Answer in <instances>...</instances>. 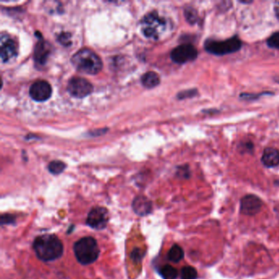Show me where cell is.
I'll return each mask as SVG.
<instances>
[{"instance_id":"cell-1","label":"cell","mask_w":279,"mask_h":279,"mask_svg":"<svg viewBox=\"0 0 279 279\" xmlns=\"http://www.w3.org/2000/svg\"><path fill=\"white\" fill-rule=\"evenodd\" d=\"M36 257L43 262H52L63 257L64 246L63 242L54 234L38 236L32 244Z\"/></svg>"},{"instance_id":"cell-2","label":"cell","mask_w":279,"mask_h":279,"mask_svg":"<svg viewBox=\"0 0 279 279\" xmlns=\"http://www.w3.org/2000/svg\"><path fill=\"white\" fill-rule=\"evenodd\" d=\"M71 63L78 71L87 75H96L102 68L100 58L89 48H82L71 58Z\"/></svg>"},{"instance_id":"cell-3","label":"cell","mask_w":279,"mask_h":279,"mask_svg":"<svg viewBox=\"0 0 279 279\" xmlns=\"http://www.w3.org/2000/svg\"><path fill=\"white\" fill-rule=\"evenodd\" d=\"M73 252L78 262L82 265L94 264L100 256V248L97 240L90 236L83 237L75 242Z\"/></svg>"},{"instance_id":"cell-4","label":"cell","mask_w":279,"mask_h":279,"mask_svg":"<svg viewBox=\"0 0 279 279\" xmlns=\"http://www.w3.org/2000/svg\"><path fill=\"white\" fill-rule=\"evenodd\" d=\"M143 34L148 39L158 40L166 31L167 21L156 12L148 13L141 21Z\"/></svg>"},{"instance_id":"cell-5","label":"cell","mask_w":279,"mask_h":279,"mask_svg":"<svg viewBox=\"0 0 279 279\" xmlns=\"http://www.w3.org/2000/svg\"><path fill=\"white\" fill-rule=\"evenodd\" d=\"M241 48H242V41L237 36L229 38L228 40H223V41L207 40L205 44V49L209 53L217 55V56H223V55L238 52Z\"/></svg>"},{"instance_id":"cell-6","label":"cell","mask_w":279,"mask_h":279,"mask_svg":"<svg viewBox=\"0 0 279 279\" xmlns=\"http://www.w3.org/2000/svg\"><path fill=\"white\" fill-rule=\"evenodd\" d=\"M110 219V214L106 207L95 206L91 209L86 219V225L95 230L106 229Z\"/></svg>"},{"instance_id":"cell-7","label":"cell","mask_w":279,"mask_h":279,"mask_svg":"<svg viewBox=\"0 0 279 279\" xmlns=\"http://www.w3.org/2000/svg\"><path fill=\"white\" fill-rule=\"evenodd\" d=\"M67 90L69 94L74 98H83L92 94L94 87L87 79L80 77H72L67 83Z\"/></svg>"},{"instance_id":"cell-8","label":"cell","mask_w":279,"mask_h":279,"mask_svg":"<svg viewBox=\"0 0 279 279\" xmlns=\"http://www.w3.org/2000/svg\"><path fill=\"white\" fill-rule=\"evenodd\" d=\"M198 56V49L190 44H183L178 46L171 52V59L178 64H184L192 62L195 60Z\"/></svg>"},{"instance_id":"cell-9","label":"cell","mask_w":279,"mask_h":279,"mask_svg":"<svg viewBox=\"0 0 279 279\" xmlns=\"http://www.w3.org/2000/svg\"><path fill=\"white\" fill-rule=\"evenodd\" d=\"M17 52L18 48L16 41L7 34L3 33L0 38V58L3 63H8L15 59Z\"/></svg>"},{"instance_id":"cell-10","label":"cell","mask_w":279,"mask_h":279,"mask_svg":"<svg viewBox=\"0 0 279 279\" xmlns=\"http://www.w3.org/2000/svg\"><path fill=\"white\" fill-rule=\"evenodd\" d=\"M52 87L45 80H37L32 83L30 88L29 94L31 98L36 102H45L52 95Z\"/></svg>"},{"instance_id":"cell-11","label":"cell","mask_w":279,"mask_h":279,"mask_svg":"<svg viewBox=\"0 0 279 279\" xmlns=\"http://www.w3.org/2000/svg\"><path fill=\"white\" fill-rule=\"evenodd\" d=\"M262 202L256 195H246L241 200L240 211L243 215H254L261 211Z\"/></svg>"},{"instance_id":"cell-12","label":"cell","mask_w":279,"mask_h":279,"mask_svg":"<svg viewBox=\"0 0 279 279\" xmlns=\"http://www.w3.org/2000/svg\"><path fill=\"white\" fill-rule=\"evenodd\" d=\"M132 209L136 215L144 217L150 215L153 210L152 202L144 195H138L133 198Z\"/></svg>"},{"instance_id":"cell-13","label":"cell","mask_w":279,"mask_h":279,"mask_svg":"<svg viewBox=\"0 0 279 279\" xmlns=\"http://www.w3.org/2000/svg\"><path fill=\"white\" fill-rule=\"evenodd\" d=\"M51 46L48 42L40 40L36 44L34 51V59L36 64L44 66L48 60V56L50 54Z\"/></svg>"},{"instance_id":"cell-14","label":"cell","mask_w":279,"mask_h":279,"mask_svg":"<svg viewBox=\"0 0 279 279\" xmlns=\"http://www.w3.org/2000/svg\"><path fill=\"white\" fill-rule=\"evenodd\" d=\"M261 161L263 165L268 168L277 166L279 165V151L273 148H265Z\"/></svg>"},{"instance_id":"cell-15","label":"cell","mask_w":279,"mask_h":279,"mask_svg":"<svg viewBox=\"0 0 279 279\" xmlns=\"http://www.w3.org/2000/svg\"><path fill=\"white\" fill-rule=\"evenodd\" d=\"M141 82L144 87L152 89L156 87L160 83V77L154 71H148L147 73L143 75Z\"/></svg>"},{"instance_id":"cell-16","label":"cell","mask_w":279,"mask_h":279,"mask_svg":"<svg viewBox=\"0 0 279 279\" xmlns=\"http://www.w3.org/2000/svg\"><path fill=\"white\" fill-rule=\"evenodd\" d=\"M183 257H184V252L183 248L177 244L173 245L167 253V259L171 262L179 263L183 260Z\"/></svg>"},{"instance_id":"cell-17","label":"cell","mask_w":279,"mask_h":279,"mask_svg":"<svg viewBox=\"0 0 279 279\" xmlns=\"http://www.w3.org/2000/svg\"><path fill=\"white\" fill-rule=\"evenodd\" d=\"M158 273L163 279H177L179 276L177 269L170 265L160 267L158 269Z\"/></svg>"},{"instance_id":"cell-18","label":"cell","mask_w":279,"mask_h":279,"mask_svg":"<svg viewBox=\"0 0 279 279\" xmlns=\"http://www.w3.org/2000/svg\"><path fill=\"white\" fill-rule=\"evenodd\" d=\"M66 169V164L61 160H52L48 165V170L54 175H60Z\"/></svg>"},{"instance_id":"cell-19","label":"cell","mask_w":279,"mask_h":279,"mask_svg":"<svg viewBox=\"0 0 279 279\" xmlns=\"http://www.w3.org/2000/svg\"><path fill=\"white\" fill-rule=\"evenodd\" d=\"M198 276L196 269L192 266L183 267L180 272V278L181 279H197Z\"/></svg>"},{"instance_id":"cell-20","label":"cell","mask_w":279,"mask_h":279,"mask_svg":"<svg viewBox=\"0 0 279 279\" xmlns=\"http://www.w3.org/2000/svg\"><path fill=\"white\" fill-rule=\"evenodd\" d=\"M145 257V252L140 248H134L132 250L131 254H130V258L132 261L135 263H140L143 261V259Z\"/></svg>"},{"instance_id":"cell-21","label":"cell","mask_w":279,"mask_h":279,"mask_svg":"<svg viewBox=\"0 0 279 279\" xmlns=\"http://www.w3.org/2000/svg\"><path fill=\"white\" fill-rule=\"evenodd\" d=\"M267 45L269 46V48L279 50V32H275L268 38Z\"/></svg>"},{"instance_id":"cell-22","label":"cell","mask_w":279,"mask_h":279,"mask_svg":"<svg viewBox=\"0 0 279 279\" xmlns=\"http://www.w3.org/2000/svg\"><path fill=\"white\" fill-rule=\"evenodd\" d=\"M16 222V217L12 214H3L1 215V225H13Z\"/></svg>"},{"instance_id":"cell-23","label":"cell","mask_w":279,"mask_h":279,"mask_svg":"<svg viewBox=\"0 0 279 279\" xmlns=\"http://www.w3.org/2000/svg\"><path fill=\"white\" fill-rule=\"evenodd\" d=\"M71 35L68 32H63L59 36V41L64 46H68L71 44Z\"/></svg>"},{"instance_id":"cell-24","label":"cell","mask_w":279,"mask_h":279,"mask_svg":"<svg viewBox=\"0 0 279 279\" xmlns=\"http://www.w3.org/2000/svg\"><path fill=\"white\" fill-rule=\"evenodd\" d=\"M186 19L189 21L191 24H194L196 20L197 13H193V9H188L185 11Z\"/></svg>"},{"instance_id":"cell-25","label":"cell","mask_w":279,"mask_h":279,"mask_svg":"<svg viewBox=\"0 0 279 279\" xmlns=\"http://www.w3.org/2000/svg\"><path fill=\"white\" fill-rule=\"evenodd\" d=\"M197 90H188V91L181 92L180 94L178 95L179 99H184L187 97H192L197 94Z\"/></svg>"},{"instance_id":"cell-26","label":"cell","mask_w":279,"mask_h":279,"mask_svg":"<svg viewBox=\"0 0 279 279\" xmlns=\"http://www.w3.org/2000/svg\"><path fill=\"white\" fill-rule=\"evenodd\" d=\"M274 13L277 19H279V1L274 3Z\"/></svg>"}]
</instances>
